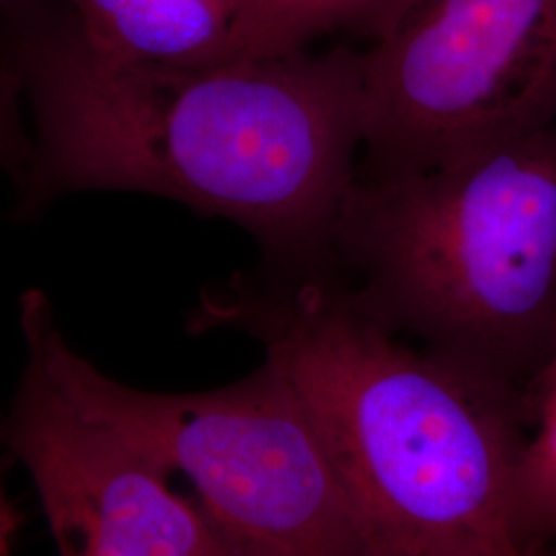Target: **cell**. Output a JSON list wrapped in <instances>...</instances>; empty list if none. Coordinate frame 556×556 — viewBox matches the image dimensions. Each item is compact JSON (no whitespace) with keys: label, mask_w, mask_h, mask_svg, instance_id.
Wrapping results in <instances>:
<instances>
[{"label":"cell","mask_w":556,"mask_h":556,"mask_svg":"<svg viewBox=\"0 0 556 556\" xmlns=\"http://www.w3.org/2000/svg\"><path fill=\"white\" fill-rule=\"evenodd\" d=\"M0 59L31 118L17 219L77 192H140L236 223L291 270L326 268L365 135L363 52L119 62L68 0H31L0 11Z\"/></svg>","instance_id":"6da1fadb"},{"label":"cell","mask_w":556,"mask_h":556,"mask_svg":"<svg viewBox=\"0 0 556 556\" xmlns=\"http://www.w3.org/2000/svg\"><path fill=\"white\" fill-rule=\"evenodd\" d=\"M194 334L239 330L293 386L376 556H530L514 484L526 400L413 349L321 270L238 275Z\"/></svg>","instance_id":"7a4b0ae2"},{"label":"cell","mask_w":556,"mask_h":556,"mask_svg":"<svg viewBox=\"0 0 556 556\" xmlns=\"http://www.w3.org/2000/svg\"><path fill=\"white\" fill-rule=\"evenodd\" d=\"M332 256L397 334L530 408L556 349V124L429 165H367Z\"/></svg>","instance_id":"3957f363"},{"label":"cell","mask_w":556,"mask_h":556,"mask_svg":"<svg viewBox=\"0 0 556 556\" xmlns=\"http://www.w3.org/2000/svg\"><path fill=\"white\" fill-rule=\"evenodd\" d=\"M25 358L85 413L188 478L229 556H376L318 431L277 363L202 392L110 378L64 337L41 289L17 303Z\"/></svg>","instance_id":"277c9868"},{"label":"cell","mask_w":556,"mask_h":556,"mask_svg":"<svg viewBox=\"0 0 556 556\" xmlns=\"http://www.w3.org/2000/svg\"><path fill=\"white\" fill-rule=\"evenodd\" d=\"M367 165L415 167L556 124V0H417L363 52Z\"/></svg>","instance_id":"5b68a950"},{"label":"cell","mask_w":556,"mask_h":556,"mask_svg":"<svg viewBox=\"0 0 556 556\" xmlns=\"http://www.w3.org/2000/svg\"><path fill=\"white\" fill-rule=\"evenodd\" d=\"M0 447L31 480L60 556H229L157 457L85 413L29 358L0 413Z\"/></svg>","instance_id":"8992f818"},{"label":"cell","mask_w":556,"mask_h":556,"mask_svg":"<svg viewBox=\"0 0 556 556\" xmlns=\"http://www.w3.org/2000/svg\"><path fill=\"white\" fill-rule=\"evenodd\" d=\"M87 41L110 59L208 66L238 59L233 21L215 0H68Z\"/></svg>","instance_id":"52a82bcc"},{"label":"cell","mask_w":556,"mask_h":556,"mask_svg":"<svg viewBox=\"0 0 556 556\" xmlns=\"http://www.w3.org/2000/svg\"><path fill=\"white\" fill-rule=\"evenodd\" d=\"M532 438L517 457L514 516L526 548L534 538L556 534V349L530 402Z\"/></svg>","instance_id":"ba28073f"},{"label":"cell","mask_w":556,"mask_h":556,"mask_svg":"<svg viewBox=\"0 0 556 556\" xmlns=\"http://www.w3.org/2000/svg\"><path fill=\"white\" fill-rule=\"evenodd\" d=\"M417 0H307L305 41L326 34H355L371 43L390 36Z\"/></svg>","instance_id":"9c48e42d"},{"label":"cell","mask_w":556,"mask_h":556,"mask_svg":"<svg viewBox=\"0 0 556 556\" xmlns=\"http://www.w3.org/2000/svg\"><path fill=\"white\" fill-rule=\"evenodd\" d=\"M23 108L20 79L0 59V172L13 179V184L20 181L31 153V135L25 126Z\"/></svg>","instance_id":"30bf717a"},{"label":"cell","mask_w":556,"mask_h":556,"mask_svg":"<svg viewBox=\"0 0 556 556\" xmlns=\"http://www.w3.org/2000/svg\"><path fill=\"white\" fill-rule=\"evenodd\" d=\"M21 526H23V514L13 503V498L9 497L4 486L0 484V556H13Z\"/></svg>","instance_id":"8fae6325"},{"label":"cell","mask_w":556,"mask_h":556,"mask_svg":"<svg viewBox=\"0 0 556 556\" xmlns=\"http://www.w3.org/2000/svg\"><path fill=\"white\" fill-rule=\"evenodd\" d=\"M219 4L220 9L231 17V21H236L238 15L239 7H241V0H215Z\"/></svg>","instance_id":"7c38bea8"},{"label":"cell","mask_w":556,"mask_h":556,"mask_svg":"<svg viewBox=\"0 0 556 556\" xmlns=\"http://www.w3.org/2000/svg\"><path fill=\"white\" fill-rule=\"evenodd\" d=\"M25 2H31V0H0V11L11 9V7H20V4H25Z\"/></svg>","instance_id":"4fadbf2b"}]
</instances>
